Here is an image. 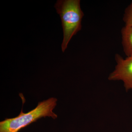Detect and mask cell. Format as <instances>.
<instances>
[{
	"mask_svg": "<svg viewBox=\"0 0 132 132\" xmlns=\"http://www.w3.org/2000/svg\"><path fill=\"white\" fill-rule=\"evenodd\" d=\"M58 100L52 97L40 102L35 108L27 113L22 110L15 118L6 119L0 122V132H18L22 128L42 118L49 117L53 119L58 116L53 112Z\"/></svg>",
	"mask_w": 132,
	"mask_h": 132,
	"instance_id": "6da1fadb",
	"label": "cell"
},
{
	"mask_svg": "<svg viewBox=\"0 0 132 132\" xmlns=\"http://www.w3.org/2000/svg\"><path fill=\"white\" fill-rule=\"evenodd\" d=\"M54 7L61 19L63 32L61 48L64 53L73 36L81 30L84 13L80 0H60Z\"/></svg>",
	"mask_w": 132,
	"mask_h": 132,
	"instance_id": "7a4b0ae2",
	"label": "cell"
},
{
	"mask_svg": "<svg viewBox=\"0 0 132 132\" xmlns=\"http://www.w3.org/2000/svg\"><path fill=\"white\" fill-rule=\"evenodd\" d=\"M117 62L115 69L108 77L110 80H122L126 91L132 90V56L124 59L119 54H116Z\"/></svg>",
	"mask_w": 132,
	"mask_h": 132,
	"instance_id": "3957f363",
	"label": "cell"
},
{
	"mask_svg": "<svg viewBox=\"0 0 132 132\" xmlns=\"http://www.w3.org/2000/svg\"><path fill=\"white\" fill-rule=\"evenodd\" d=\"M122 44L124 52L127 57L132 56V27L126 26L122 28Z\"/></svg>",
	"mask_w": 132,
	"mask_h": 132,
	"instance_id": "277c9868",
	"label": "cell"
},
{
	"mask_svg": "<svg viewBox=\"0 0 132 132\" xmlns=\"http://www.w3.org/2000/svg\"><path fill=\"white\" fill-rule=\"evenodd\" d=\"M123 20L125 26L132 27V2L125 10Z\"/></svg>",
	"mask_w": 132,
	"mask_h": 132,
	"instance_id": "5b68a950",
	"label": "cell"
}]
</instances>
